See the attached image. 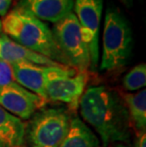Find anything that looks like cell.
I'll use <instances>...</instances> for the list:
<instances>
[{
	"label": "cell",
	"instance_id": "1",
	"mask_svg": "<svg viewBox=\"0 0 146 147\" xmlns=\"http://www.w3.org/2000/svg\"><path fill=\"white\" fill-rule=\"evenodd\" d=\"M80 114L100 137L102 144L125 143L131 139V121L122 97L104 86L85 90L79 102Z\"/></svg>",
	"mask_w": 146,
	"mask_h": 147
},
{
	"label": "cell",
	"instance_id": "2",
	"mask_svg": "<svg viewBox=\"0 0 146 147\" xmlns=\"http://www.w3.org/2000/svg\"><path fill=\"white\" fill-rule=\"evenodd\" d=\"M1 27L2 32L14 42L68 67L56 45L52 30L44 21L13 9L3 17Z\"/></svg>",
	"mask_w": 146,
	"mask_h": 147
},
{
	"label": "cell",
	"instance_id": "3",
	"mask_svg": "<svg viewBox=\"0 0 146 147\" xmlns=\"http://www.w3.org/2000/svg\"><path fill=\"white\" fill-rule=\"evenodd\" d=\"M133 33L126 17L114 6H108L105 12L102 53L100 68L115 71L124 67L131 58Z\"/></svg>",
	"mask_w": 146,
	"mask_h": 147
},
{
	"label": "cell",
	"instance_id": "4",
	"mask_svg": "<svg viewBox=\"0 0 146 147\" xmlns=\"http://www.w3.org/2000/svg\"><path fill=\"white\" fill-rule=\"evenodd\" d=\"M70 115L65 108L37 111L26 129L30 147H59L70 125Z\"/></svg>",
	"mask_w": 146,
	"mask_h": 147
},
{
	"label": "cell",
	"instance_id": "5",
	"mask_svg": "<svg viewBox=\"0 0 146 147\" xmlns=\"http://www.w3.org/2000/svg\"><path fill=\"white\" fill-rule=\"evenodd\" d=\"M51 30L68 67L78 71H88L90 67L88 49L83 39L79 22L74 12H70L55 23Z\"/></svg>",
	"mask_w": 146,
	"mask_h": 147
},
{
	"label": "cell",
	"instance_id": "6",
	"mask_svg": "<svg viewBox=\"0 0 146 147\" xmlns=\"http://www.w3.org/2000/svg\"><path fill=\"white\" fill-rule=\"evenodd\" d=\"M74 11L82 36L87 46L90 68L96 70L99 62V33L104 9V0H74Z\"/></svg>",
	"mask_w": 146,
	"mask_h": 147
},
{
	"label": "cell",
	"instance_id": "7",
	"mask_svg": "<svg viewBox=\"0 0 146 147\" xmlns=\"http://www.w3.org/2000/svg\"><path fill=\"white\" fill-rule=\"evenodd\" d=\"M14 80L21 86L48 101L46 84L52 78L58 76H72L77 69L67 65L48 67L33 64H12Z\"/></svg>",
	"mask_w": 146,
	"mask_h": 147
},
{
	"label": "cell",
	"instance_id": "8",
	"mask_svg": "<svg viewBox=\"0 0 146 147\" xmlns=\"http://www.w3.org/2000/svg\"><path fill=\"white\" fill-rule=\"evenodd\" d=\"M46 102L16 82L0 87V106L20 120L30 119L44 107Z\"/></svg>",
	"mask_w": 146,
	"mask_h": 147
},
{
	"label": "cell",
	"instance_id": "9",
	"mask_svg": "<svg viewBox=\"0 0 146 147\" xmlns=\"http://www.w3.org/2000/svg\"><path fill=\"white\" fill-rule=\"evenodd\" d=\"M88 77L87 71H77L72 76L52 78L46 84V99L48 101L64 102L71 110H76L85 90Z\"/></svg>",
	"mask_w": 146,
	"mask_h": 147
},
{
	"label": "cell",
	"instance_id": "10",
	"mask_svg": "<svg viewBox=\"0 0 146 147\" xmlns=\"http://www.w3.org/2000/svg\"><path fill=\"white\" fill-rule=\"evenodd\" d=\"M73 7L74 0H18L14 10L55 24L72 12Z\"/></svg>",
	"mask_w": 146,
	"mask_h": 147
},
{
	"label": "cell",
	"instance_id": "11",
	"mask_svg": "<svg viewBox=\"0 0 146 147\" xmlns=\"http://www.w3.org/2000/svg\"><path fill=\"white\" fill-rule=\"evenodd\" d=\"M0 61L7 62L11 65L23 63L48 67L63 65L44 55L19 45L3 32L0 34Z\"/></svg>",
	"mask_w": 146,
	"mask_h": 147
},
{
	"label": "cell",
	"instance_id": "12",
	"mask_svg": "<svg viewBox=\"0 0 146 147\" xmlns=\"http://www.w3.org/2000/svg\"><path fill=\"white\" fill-rule=\"evenodd\" d=\"M25 135L23 121L0 106V147L22 146Z\"/></svg>",
	"mask_w": 146,
	"mask_h": 147
},
{
	"label": "cell",
	"instance_id": "13",
	"mask_svg": "<svg viewBox=\"0 0 146 147\" xmlns=\"http://www.w3.org/2000/svg\"><path fill=\"white\" fill-rule=\"evenodd\" d=\"M59 147H102L97 135L78 117L71 118L66 138Z\"/></svg>",
	"mask_w": 146,
	"mask_h": 147
},
{
	"label": "cell",
	"instance_id": "14",
	"mask_svg": "<svg viewBox=\"0 0 146 147\" xmlns=\"http://www.w3.org/2000/svg\"><path fill=\"white\" fill-rule=\"evenodd\" d=\"M131 121V125L144 133L146 130V90L141 89L137 93H124L122 95Z\"/></svg>",
	"mask_w": 146,
	"mask_h": 147
},
{
	"label": "cell",
	"instance_id": "15",
	"mask_svg": "<svg viewBox=\"0 0 146 147\" xmlns=\"http://www.w3.org/2000/svg\"><path fill=\"white\" fill-rule=\"evenodd\" d=\"M123 88L126 91H136L146 84V65L139 64L132 68L123 77Z\"/></svg>",
	"mask_w": 146,
	"mask_h": 147
},
{
	"label": "cell",
	"instance_id": "16",
	"mask_svg": "<svg viewBox=\"0 0 146 147\" xmlns=\"http://www.w3.org/2000/svg\"><path fill=\"white\" fill-rule=\"evenodd\" d=\"M14 82L15 80L11 65L7 62L0 61V87L7 86Z\"/></svg>",
	"mask_w": 146,
	"mask_h": 147
},
{
	"label": "cell",
	"instance_id": "17",
	"mask_svg": "<svg viewBox=\"0 0 146 147\" xmlns=\"http://www.w3.org/2000/svg\"><path fill=\"white\" fill-rule=\"evenodd\" d=\"M12 0H0V16L4 17L8 13Z\"/></svg>",
	"mask_w": 146,
	"mask_h": 147
},
{
	"label": "cell",
	"instance_id": "18",
	"mask_svg": "<svg viewBox=\"0 0 146 147\" xmlns=\"http://www.w3.org/2000/svg\"><path fill=\"white\" fill-rule=\"evenodd\" d=\"M135 147H146V133H139Z\"/></svg>",
	"mask_w": 146,
	"mask_h": 147
},
{
	"label": "cell",
	"instance_id": "19",
	"mask_svg": "<svg viewBox=\"0 0 146 147\" xmlns=\"http://www.w3.org/2000/svg\"><path fill=\"white\" fill-rule=\"evenodd\" d=\"M120 1L127 8H131L133 6V0H120Z\"/></svg>",
	"mask_w": 146,
	"mask_h": 147
},
{
	"label": "cell",
	"instance_id": "20",
	"mask_svg": "<svg viewBox=\"0 0 146 147\" xmlns=\"http://www.w3.org/2000/svg\"><path fill=\"white\" fill-rule=\"evenodd\" d=\"M111 147H128L126 144H124V143H120V142H118V143H114V144L111 146Z\"/></svg>",
	"mask_w": 146,
	"mask_h": 147
},
{
	"label": "cell",
	"instance_id": "21",
	"mask_svg": "<svg viewBox=\"0 0 146 147\" xmlns=\"http://www.w3.org/2000/svg\"><path fill=\"white\" fill-rule=\"evenodd\" d=\"M2 33V27H1V20H0V34Z\"/></svg>",
	"mask_w": 146,
	"mask_h": 147
},
{
	"label": "cell",
	"instance_id": "22",
	"mask_svg": "<svg viewBox=\"0 0 146 147\" xmlns=\"http://www.w3.org/2000/svg\"><path fill=\"white\" fill-rule=\"evenodd\" d=\"M18 147H25V146H23V145H22V146H18Z\"/></svg>",
	"mask_w": 146,
	"mask_h": 147
}]
</instances>
